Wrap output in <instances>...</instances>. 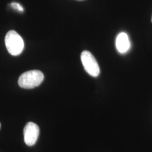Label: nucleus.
<instances>
[{
	"mask_svg": "<svg viewBox=\"0 0 152 152\" xmlns=\"http://www.w3.org/2000/svg\"><path fill=\"white\" fill-rule=\"evenodd\" d=\"M5 42L6 49L11 55L18 56L22 53L24 46V41L16 31L11 30L7 33Z\"/></svg>",
	"mask_w": 152,
	"mask_h": 152,
	"instance_id": "nucleus-2",
	"label": "nucleus"
},
{
	"mask_svg": "<svg viewBox=\"0 0 152 152\" xmlns=\"http://www.w3.org/2000/svg\"><path fill=\"white\" fill-rule=\"evenodd\" d=\"M43 73L38 70L27 71L22 74L19 78L18 84L20 87L31 89L37 87L44 81Z\"/></svg>",
	"mask_w": 152,
	"mask_h": 152,
	"instance_id": "nucleus-1",
	"label": "nucleus"
},
{
	"mask_svg": "<svg viewBox=\"0 0 152 152\" xmlns=\"http://www.w3.org/2000/svg\"><path fill=\"white\" fill-rule=\"evenodd\" d=\"M116 47L120 53H126L130 47L129 38L127 33H120L116 39Z\"/></svg>",
	"mask_w": 152,
	"mask_h": 152,
	"instance_id": "nucleus-5",
	"label": "nucleus"
},
{
	"mask_svg": "<svg viewBox=\"0 0 152 152\" xmlns=\"http://www.w3.org/2000/svg\"><path fill=\"white\" fill-rule=\"evenodd\" d=\"M0 128H1V124H0Z\"/></svg>",
	"mask_w": 152,
	"mask_h": 152,
	"instance_id": "nucleus-7",
	"label": "nucleus"
},
{
	"mask_svg": "<svg viewBox=\"0 0 152 152\" xmlns=\"http://www.w3.org/2000/svg\"><path fill=\"white\" fill-rule=\"evenodd\" d=\"M24 140L28 146H32L37 140L39 129L38 125L29 122L27 123L24 128Z\"/></svg>",
	"mask_w": 152,
	"mask_h": 152,
	"instance_id": "nucleus-4",
	"label": "nucleus"
},
{
	"mask_svg": "<svg viewBox=\"0 0 152 152\" xmlns=\"http://www.w3.org/2000/svg\"><path fill=\"white\" fill-rule=\"evenodd\" d=\"M151 20H152V19H151Z\"/></svg>",
	"mask_w": 152,
	"mask_h": 152,
	"instance_id": "nucleus-8",
	"label": "nucleus"
},
{
	"mask_svg": "<svg viewBox=\"0 0 152 152\" xmlns=\"http://www.w3.org/2000/svg\"><path fill=\"white\" fill-rule=\"evenodd\" d=\"M82 63L85 70L90 76L96 77L100 74L98 62L94 55L88 51H83L81 55Z\"/></svg>",
	"mask_w": 152,
	"mask_h": 152,
	"instance_id": "nucleus-3",
	"label": "nucleus"
},
{
	"mask_svg": "<svg viewBox=\"0 0 152 152\" xmlns=\"http://www.w3.org/2000/svg\"><path fill=\"white\" fill-rule=\"evenodd\" d=\"M11 6L14 9L18 10L20 12H23V11H24L23 7L19 3L12 2L11 4Z\"/></svg>",
	"mask_w": 152,
	"mask_h": 152,
	"instance_id": "nucleus-6",
	"label": "nucleus"
}]
</instances>
